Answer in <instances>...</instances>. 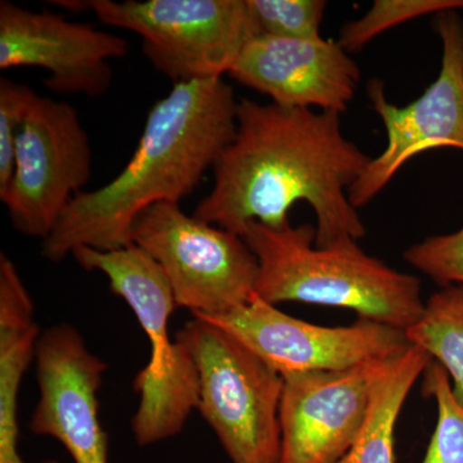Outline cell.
Returning <instances> with one entry per match:
<instances>
[{
  "instance_id": "cell-7",
  "label": "cell",
  "mask_w": 463,
  "mask_h": 463,
  "mask_svg": "<svg viewBox=\"0 0 463 463\" xmlns=\"http://www.w3.org/2000/svg\"><path fill=\"white\" fill-rule=\"evenodd\" d=\"M132 242L156 260L176 306L194 317L225 315L255 297L259 264L239 234L157 203L136 219Z\"/></svg>"
},
{
  "instance_id": "cell-3",
  "label": "cell",
  "mask_w": 463,
  "mask_h": 463,
  "mask_svg": "<svg viewBox=\"0 0 463 463\" xmlns=\"http://www.w3.org/2000/svg\"><path fill=\"white\" fill-rule=\"evenodd\" d=\"M242 239L258 259L255 295L272 306L297 301L344 307L402 331L422 315L420 279L371 257L356 240L319 248L316 227L291 223H250Z\"/></svg>"
},
{
  "instance_id": "cell-4",
  "label": "cell",
  "mask_w": 463,
  "mask_h": 463,
  "mask_svg": "<svg viewBox=\"0 0 463 463\" xmlns=\"http://www.w3.org/2000/svg\"><path fill=\"white\" fill-rule=\"evenodd\" d=\"M76 263L108 279L109 288L123 298L149 340V361L137 374L134 389L139 403L132 430L142 447L176 437L200 402L196 364L187 347L170 339L169 323L176 307L169 281L151 255L136 243L125 248L76 249Z\"/></svg>"
},
{
  "instance_id": "cell-10",
  "label": "cell",
  "mask_w": 463,
  "mask_h": 463,
  "mask_svg": "<svg viewBox=\"0 0 463 463\" xmlns=\"http://www.w3.org/2000/svg\"><path fill=\"white\" fill-rule=\"evenodd\" d=\"M200 319L228 332L282 377L386 361L410 345L404 331L383 323L358 318L336 327L315 325L257 295L225 315Z\"/></svg>"
},
{
  "instance_id": "cell-16",
  "label": "cell",
  "mask_w": 463,
  "mask_h": 463,
  "mask_svg": "<svg viewBox=\"0 0 463 463\" xmlns=\"http://www.w3.org/2000/svg\"><path fill=\"white\" fill-rule=\"evenodd\" d=\"M404 335L408 344L421 347L447 371L453 395L463 408V286L434 292L419 321Z\"/></svg>"
},
{
  "instance_id": "cell-2",
  "label": "cell",
  "mask_w": 463,
  "mask_h": 463,
  "mask_svg": "<svg viewBox=\"0 0 463 463\" xmlns=\"http://www.w3.org/2000/svg\"><path fill=\"white\" fill-rule=\"evenodd\" d=\"M240 100L223 78L174 84L148 111L138 145L112 181L79 194L42 241L53 263L79 248L132 245L134 222L157 203H179L214 167L236 134Z\"/></svg>"
},
{
  "instance_id": "cell-8",
  "label": "cell",
  "mask_w": 463,
  "mask_h": 463,
  "mask_svg": "<svg viewBox=\"0 0 463 463\" xmlns=\"http://www.w3.org/2000/svg\"><path fill=\"white\" fill-rule=\"evenodd\" d=\"M91 146L78 109L36 94L18 133L14 167L0 196L18 233L44 241L91 178Z\"/></svg>"
},
{
  "instance_id": "cell-15",
  "label": "cell",
  "mask_w": 463,
  "mask_h": 463,
  "mask_svg": "<svg viewBox=\"0 0 463 463\" xmlns=\"http://www.w3.org/2000/svg\"><path fill=\"white\" fill-rule=\"evenodd\" d=\"M432 358L421 347L408 345L390 359L374 383L364 428L339 463H395V426L414 383Z\"/></svg>"
},
{
  "instance_id": "cell-14",
  "label": "cell",
  "mask_w": 463,
  "mask_h": 463,
  "mask_svg": "<svg viewBox=\"0 0 463 463\" xmlns=\"http://www.w3.org/2000/svg\"><path fill=\"white\" fill-rule=\"evenodd\" d=\"M237 83L265 94L274 105L343 114L354 99L361 71L332 39L257 36L230 72Z\"/></svg>"
},
{
  "instance_id": "cell-12",
  "label": "cell",
  "mask_w": 463,
  "mask_h": 463,
  "mask_svg": "<svg viewBox=\"0 0 463 463\" xmlns=\"http://www.w3.org/2000/svg\"><path fill=\"white\" fill-rule=\"evenodd\" d=\"M125 39L50 11L0 2V70L35 67L60 94L103 96L111 88V61L127 56Z\"/></svg>"
},
{
  "instance_id": "cell-1",
  "label": "cell",
  "mask_w": 463,
  "mask_h": 463,
  "mask_svg": "<svg viewBox=\"0 0 463 463\" xmlns=\"http://www.w3.org/2000/svg\"><path fill=\"white\" fill-rule=\"evenodd\" d=\"M371 157L341 129V115L241 99L236 134L216 160L214 185L194 216L242 237L250 223L282 228L298 203L316 215V245L361 240L349 191Z\"/></svg>"
},
{
  "instance_id": "cell-21",
  "label": "cell",
  "mask_w": 463,
  "mask_h": 463,
  "mask_svg": "<svg viewBox=\"0 0 463 463\" xmlns=\"http://www.w3.org/2000/svg\"><path fill=\"white\" fill-rule=\"evenodd\" d=\"M36 94L25 84L0 79V196L12 181L18 133Z\"/></svg>"
},
{
  "instance_id": "cell-19",
  "label": "cell",
  "mask_w": 463,
  "mask_h": 463,
  "mask_svg": "<svg viewBox=\"0 0 463 463\" xmlns=\"http://www.w3.org/2000/svg\"><path fill=\"white\" fill-rule=\"evenodd\" d=\"M259 36L313 41L322 38L325 0H248Z\"/></svg>"
},
{
  "instance_id": "cell-6",
  "label": "cell",
  "mask_w": 463,
  "mask_h": 463,
  "mask_svg": "<svg viewBox=\"0 0 463 463\" xmlns=\"http://www.w3.org/2000/svg\"><path fill=\"white\" fill-rule=\"evenodd\" d=\"M85 8L141 36L146 57L173 85L230 75L259 36L248 0H90Z\"/></svg>"
},
{
  "instance_id": "cell-17",
  "label": "cell",
  "mask_w": 463,
  "mask_h": 463,
  "mask_svg": "<svg viewBox=\"0 0 463 463\" xmlns=\"http://www.w3.org/2000/svg\"><path fill=\"white\" fill-rule=\"evenodd\" d=\"M422 392L434 399L437 425L420 463H463V408L456 401L447 371L432 361L422 374Z\"/></svg>"
},
{
  "instance_id": "cell-18",
  "label": "cell",
  "mask_w": 463,
  "mask_h": 463,
  "mask_svg": "<svg viewBox=\"0 0 463 463\" xmlns=\"http://www.w3.org/2000/svg\"><path fill=\"white\" fill-rule=\"evenodd\" d=\"M447 11H463V0H376L367 14L343 26L337 42L347 53L361 51L392 27Z\"/></svg>"
},
{
  "instance_id": "cell-5",
  "label": "cell",
  "mask_w": 463,
  "mask_h": 463,
  "mask_svg": "<svg viewBox=\"0 0 463 463\" xmlns=\"http://www.w3.org/2000/svg\"><path fill=\"white\" fill-rule=\"evenodd\" d=\"M175 339L200 380L199 411L232 463H279L283 377L232 335L192 318Z\"/></svg>"
},
{
  "instance_id": "cell-13",
  "label": "cell",
  "mask_w": 463,
  "mask_h": 463,
  "mask_svg": "<svg viewBox=\"0 0 463 463\" xmlns=\"http://www.w3.org/2000/svg\"><path fill=\"white\" fill-rule=\"evenodd\" d=\"M390 359L283 377L279 463H339L364 428Z\"/></svg>"
},
{
  "instance_id": "cell-9",
  "label": "cell",
  "mask_w": 463,
  "mask_h": 463,
  "mask_svg": "<svg viewBox=\"0 0 463 463\" xmlns=\"http://www.w3.org/2000/svg\"><path fill=\"white\" fill-rule=\"evenodd\" d=\"M435 29L443 48L440 72L422 96L410 105L395 106L386 99L381 81L368 85V97L385 127L386 146L350 188L355 209L370 203L405 164L423 152L463 151V18L458 11L441 12Z\"/></svg>"
},
{
  "instance_id": "cell-20",
  "label": "cell",
  "mask_w": 463,
  "mask_h": 463,
  "mask_svg": "<svg viewBox=\"0 0 463 463\" xmlns=\"http://www.w3.org/2000/svg\"><path fill=\"white\" fill-rule=\"evenodd\" d=\"M405 261L441 288L463 286V225L448 234L428 237L405 250Z\"/></svg>"
},
{
  "instance_id": "cell-11",
  "label": "cell",
  "mask_w": 463,
  "mask_h": 463,
  "mask_svg": "<svg viewBox=\"0 0 463 463\" xmlns=\"http://www.w3.org/2000/svg\"><path fill=\"white\" fill-rule=\"evenodd\" d=\"M33 361L41 397L30 431L56 439L74 463H109V438L100 423L99 402L108 364L70 323L42 332Z\"/></svg>"
}]
</instances>
